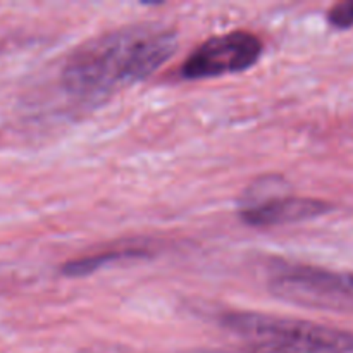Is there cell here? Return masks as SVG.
Returning a JSON list of instances; mask_svg holds the SVG:
<instances>
[{
	"instance_id": "3957f363",
	"label": "cell",
	"mask_w": 353,
	"mask_h": 353,
	"mask_svg": "<svg viewBox=\"0 0 353 353\" xmlns=\"http://www.w3.org/2000/svg\"><path fill=\"white\" fill-rule=\"evenodd\" d=\"M274 296L307 309L353 314V274L307 264H279L269 276Z\"/></svg>"
},
{
	"instance_id": "7a4b0ae2",
	"label": "cell",
	"mask_w": 353,
	"mask_h": 353,
	"mask_svg": "<svg viewBox=\"0 0 353 353\" xmlns=\"http://www.w3.org/2000/svg\"><path fill=\"white\" fill-rule=\"evenodd\" d=\"M221 324L243 338L245 353H353V333L309 321L228 312Z\"/></svg>"
},
{
	"instance_id": "5b68a950",
	"label": "cell",
	"mask_w": 353,
	"mask_h": 353,
	"mask_svg": "<svg viewBox=\"0 0 353 353\" xmlns=\"http://www.w3.org/2000/svg\"><path fill=\"white\" fill-rule=\"evenodd\" d=\"M333 207L317 199L293 195H272L254 205L240 207V217L254 228H271L300 223L327 214Z\"/></svg>"
},
{
	"instance_id": "277c9868",
	"label": "cell",
	"mask_w": 353,
	"mask_h": 353,
	"mask_svg": "<svg viewBox=\"0 0 353 353\" xmlns=\"http://www.w3.org/2000/svg\"><path fill=\"white\" fill-rule=\"evenodd\" d=\"M262 41L254 33L238 30L209 38L181 65L185 79H207L247 71L262 55Z\"/></svg>"
},
{
	"instance_id": "6da1fadb",
	"label": "cell",
	"mask_w": 353,
	"mask_h": 353,
	"mask_svg": "<svg viewBox=\"0 0 353 353\" xmlns=\"http://www.w3.org/2000/svg\"><path fill=\"white\" fill-rule=\"evenodd\" d=\"M176 48L178 34L161 23L117 28L71 52L61 83L69 95L95 102L152 76Z\"/></svg>"
},
{
	"instance_id": "52a82bcc",
	"label": "cell",
	"mask_w": 353,
	"mask_h": 353,
	"mask_svg": "<svg viewBox=\"0 0 353 353\" xmlns=\"http://www.w3.org/2000/svg\"><path fill=\"white\" fill-rule=\"evenodd\" d=\"M327 21L331 26L338 30H348L353 26V0H345V2L336 3L327 12Z\"/></svg>"
},
{
	"instance_id": "8992f818",
	"label": "cell",
	"mask_w": 353,
	"mask_h": 353,
	"mask_svg": "<svg viewBox=\"0 0 353 353\" xmlns=\"http://www.w3.org/2000/svg\"><path fill=\"white\" fill-rule=\"evenodd\" d=\"M150 255V250L147 247H124L121 250H107L100 252L97 255H90V257L79 259V261H72L62 268V272L71 278L76 276H86L93 271H99L100 268H105L107 264H112V261H123V259H140Z\"/></svg>"
},
{
	"instance_id": "ba28073f",
	"label": "cell",
	"mask_w": 353,
	"mask_h": 353,
	"mask_svg": "<svg viewBox=\"0 0 353 353\" xmlns=\"http://www.w3.org/2000/svg\"><path fill=\"white\" fill-rule=\"evenodd\" d=\"M92 353H126L123 350H103V352H92Z\"/></svg>"
}]
</instances>
